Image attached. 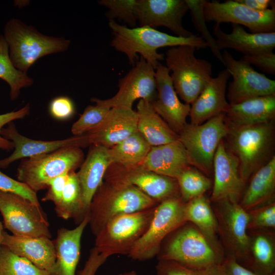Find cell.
Returning a JSON list of instances; mask_svg holds the SVG:
<instances>
[{
    "mask_svg": "<svg viewBox=\"0 0 275 275\" xmlns=\"http://www.w3.org/2000/svg\"><path fill=\"white\" fill-rule=\"evenodd\" d=\"M222 64L232 76L226 97L230 105L261 96L275 95V80L256 71L241 58L236 60L227 50L222 53Z\"/></svg>",
    "mask_w": 275,
    "mask_h": 275,
    "instance_id": "13",
    "label": "cell"
},
{
    "mask_svg": "<svg viewBox=\"0 0 275 275\" xmlns=\"http://www.w3.org/2000/svg\"><path fill=\"white\" fill-rule=\"evenodd\" d=\"M86 107L79 118L72 125L71 131L74 136L87 133L104 119L111 108L97 103Z\"/></svg>",
    "mask_w": 275,
    "mask_h": 275,
    "instance_id": "38",
    "label": "cell"
},
{
    "mask_svg": "<svg viewBox=\"0 0 275 275\" xmlns=\"http://www.w3.org/2000/svg\"><path fill=\"white\" fill-rule=\"evenodd\" d=\"M184 212L186 222L193 224L217 250L223 254L217 238L216 217L209 200L204 195L194 198L185 203Z\"/></svg>",
    "mask_w": 275,
    "mask_h": 275,
    "instance_id": "31",
    "label": "cell"
},
{
    "mask_svg": "<svg viewBox=\"0 0 275 275\" xmlns=\"http://www.w3.org/2000/svg\"><path fill=\"white\" fill-rule=\"evenodd\" d=\"M1 135L11 141L13 152L9 156L0 159V168L6 169L15 161L45 154L68 147H85L90 145L87 134L54 141L36 140L21 134L13 122L1 131Z\"/></svg>",
    "mask_w": 275,
    "mask_h": 275,
    "instance_id": "17",
    "label": "cell"
},
{
    "mask_svg": "<svg viewBox=\"0 0 275 275\" xmlns=\"http://www.w3.org/2000/svg\"><path fill=\"white\" fill-rule=\"evenodd\" d=\"M107 258V257L100 253L94 246L91 249L84 266L78 271V275H96L99 268Z\"/></svg>",
    "mask_w": 275,
    "mask_h": 275,
    "instance_id": "48",
    "label": "cell"
},
{
    "mask_svg": "<svg viewBox=\"0 0 275 275\" xmlns=\"http://www.w3.org/2000/svg\"><path fill=\"white\" fill-rule=\"evenodd\" d=\"M218 234L227 256L234 258L248 268L249 215L239 203L224 200L215 203Z\"/></svg>",
    "mask_w": 275,
    "mask_h": 275,
    "instance_id": "12",
    "label": "cell"
},
{
    "mask_svg": "<svg viewBox=\"0 0 275 275\" xmlns=\"http://www.w3.org/2000/svg\"><path fill=\"white\" fill-rule=\"evenodd\" d=\"M159 146L166 176L176 179L181 173L191 166L179 139Z\"/></svg>",
    "mask_w": 275,
    "mask_h": 275,
    "instance_id": "36",
    "label": "cell"
},
{
    "mask_svg": "<svg viewBox=\"0 0 275 275\" xmlns=\"http://www.w3.org/2000/svg\"><path fill=\"white\" fill-rule=\"evenodd\" d=\"M191 20L195 29L201 34V36L206 43L213 55L222 63V53L217 46L216 40L212 36L206 23L204 13L203 0H185Z\"/></svg>",
    "mask_w": 275,
    "mask_h": 275,
    "instance_id": "39",
    "label": "cell"
},
{
    "mask_svg": "<svg viewBox=\"0 0 275 275\" xmlns=\"http://www.w3.org/2000/svg\"><path fill=\"white\" fill-rule=\"evenodd\" d=\"M249 185L239 202L246 211L274 202L275 192V156L256 171L250 178Z\"/></svg>",
    "mask_w": 275,
    "mask_h": 275,
    "instance_id": "29",
    "label": "cell"
},
{
    "mask_svg": "<svg viewBox=\"0 0 275 275\" xmlns=\"http://www.w3.org/2000/svg\"><path fill=\"white\" fill-rule=\"evenodd\" d=\"M188 11L185 0H136L135 9L140 26H163L176 36L188 38L194 34L185 29L182 19Z\"/></svg>",
    "mask_w": 275,
    "mask_h": 275,
    "instance_id": "16",
    "label": "cell"
},
{
    "mask_svg": "<svg viewBox=\"0 0 275 275\" xmlns=\"http://www.w3.org/2000/svg\"><path fill=\"white\" fill-rule=\"evenodd\" d=\"M221 264L197 268L173 261L158 260L155 269L157 275H223Z\"/></svg>",
    "mask_w": 275,
    "mask_h": 275,
    "instance_id": "41",
    "label": "cell"
},
{
    "mask_svg": "<svg viewBox=\"0 0 275 275\" xmlns=\"http://www.w3.org/2000/svg\"><path fill=\"white\" fill-rule=\"evenodd\" d=\"M162 244L158 260H170L191 268H204L222 263L225 257L190 223L173 232Z\"/></svg>",
    "mask_w": 275,
    "mask_h": 275,
    "instance_id": "5",
    "label": "cell"
},
{
    "mask_svg": "<svg viewBox=\"0 0 275 275\" xmlns=\"http://www.w3.org/2000/svg\"><path fill=\"white\" fill-rule=\"evenodd\" d=\"M108 26L113 35L111 46L125 54L131 65L135 63L139 54L155 69L159 62L164 59V54L157 52L162 47L179 45H190L197 49L208 47L202 37L195 34L188 38L180 37L147 26L128 28L114 20H109Z\"/></svg>",
    "mask_w": 275,
    "mask_h": 275,
    "instance_id": "1",
    "label": "cell"
},
{
    "mask_svg": "<svg viewBox=\"0 0 275 275\" xmlns=\"http://www.w3.org/2000/svg\"><path fill=\"white\" fill-rule=\"evenodd\" d=\"M196 48L190 45L170 47L164 57L177 95L191 105L212 77V66L208 61L195 56Z\"/></svg>",
    "mask_w": 275,
    "mask_h": 275,
    "instance_id": "6",
    "label": "cell"
},
{
    "mask_svg": "<svg viewBox=\"0 0 275 275\" xmlns=\"http://www.w3.org/2000/svg\"><path fill=\"white\" fill-rule=\"evenodd\" d=\"M2 245L38 268L47 271L49 274L55 263L54 243L47 237L16 236L4 231Z\"/></svg>",
    "mask_w": 275,
    "mask_h": 275,
    "instance_id": "26",
    "label": "cell"
},
{
    "mask_svg": "<svg viewBox=\"0 0 275 275\" xmlns=\"http://www.w3.org/2000/svg\"><path fill=\"white\" fill-rule=\"evenodd\" d=\"M248 8L258 11H263L274 5V1L270 0H236Z\"/></svg>",
    "mask_w": 275,
    "mask_h": 275,
    "instance_id": "50",
    "label": "cell"
},
{
    "mask_svg": "<svg viewBox=\"0 0 275 275\" xmlns=\"http://www.w3.org/2000/svg\"><path fill=\"white\" fill-rule=\"evenodd\" d=\"M104 179L130 183L158 203L169 199L180 197L176 179L143 170L136 166L129 169L119 167L107 170Z\"/></svg>",
    "mask_w": 275,
    "mask_h": 275,
    "instance_id": "18",
    "label": "cell"
},
{
    "mask_svg": "<svg viewBox=\"0 0 275 275\" xmlns=\"http://www.w3.org/2000/svg\"><path fill=\"white\" fill-rule=\"evenodd\" d=\"M117 275H123V273H119V274H118Z\"/></svg>",
    "mask_w": 275,
    "mask_h": 275,
    "instance_id": "53",
    "label": "cell"
},
{
    "mask_svg": "<svg viewBox=\"0 0 275 275\" xmlns=\"http://www.w3.org/2000/svg\"><path fill=\"white\" fill-rule=\"evenodd\" d=\"M0 78L10 87V98L15 100L21 89L31 86L33 80L26 73L17 70L9 57L8 46L3 35H0Z\"/></svg>",
    "mask_w": 275,
    "mask_h": 275,
    "instance_id": "34",
    "label": "cell"
},
{
    "mask_svg": "<svg viewBox=\"0 0 275 275\" xmlns=\"http://www.w3.org/2000/svg\"><path fill=\"white\" fill-rule=\"evenodd\" d=\"M4 226L2 222L0 221V252L2 246L3 234L4 232Z\"/></svg>",
    "mask_w": 275,
    "mask_h": 275,
    "instance_id": "51",
    "label": "cell"
},
{
    "mask_svg": "<svg viewBox=\"0 0 275 275\" xmlns=\"http://www.w3.org/2000/svg\"><path fill=\"white\" fill-rule=\"evenodd\" d=\"M230 130L225 113L200 125L186 123L178 135L190 165L209 177L213 172V159L217 147Z\"/></svg>",
    "mask_w": 275,
    "mask_h": 275,
    "instance_id": "7",
    "label": "cell"
},
{
    "mask_svg": "<svg viewBox=\"0 0 275 275\" xmlns=\"http://www.w3.org/2000/svg\"><path fill=\"white\" fill-rule=\"evenodd\" d=\"M69 173L57 176L49 181L47 188L48 190L42 201H51L54 205L59 202L68 181Z\"/></svg>",
    "mask_w": 275,
    "mask_h": 275,
    "instance_id": "47",
    "label": "cell"
},
{
    "mask_svg": "<svg viewBox=\"0 0 275 275\" xmlns=\"http://www.w3.org/2000/svg\"><path fill=\"white\" fill-rule=\"evenodd\" d=\"M123 275H138V274L135 271L131 270V271L123 273Z\"/></svg>",
    "mask_w": 275,
    "mask_h": 275,
    "instance_id": "52",
    "label": "cell"
},
{
    "mask_svg": "<svg viewBox=\"0 0 275 275\" xmlns=\"http://www.w3.org/2000/svg\"><path fill=\"white\" fill-rule=\"evenodd\" d=\"M98 3L108 9L106 15L109 20L116 18L127 24L130 28L136 27V0H101Z\"/></svg>",
    "mask_w": 275,
    "mask_h": 275,
    "instance_id": "40",
    "label": "cell"
},
{
    "mask_svg": "<svg viewBox=\"0 0 275 275\" xmlns=\"http://www.w3.org/2000/svg\"><path fill=\"white\" fill-rule=\"evenodd\" d=\"M225 116L231 127L273 121L275 119V95L258 97L229 105Z\"/></svg>",
    "mask_w": 275,
    "mask_h": 275,
    "instance_id": "27",
    "label": "cell"
},
{
    "mask_svg": "<svg viewBox=\"0 0 275 275\" xmlns=\"http://www.w3.org/2000/svg\"><path fill=\"white\" fill-rule=\"evenodd\" d=\"M89 221L88 214L74 229H58L53 240L56 261L49 275H75L80 256L81 237Z\"/></svg>",
    "mask_w": 275,
    "mask_h": 275,
    "instance_id": "25",
    "label": "cell"
},
{
    "mask_svg": "<svg viewBox=\"0 0 275 275\" xmlns=\"http://www.w3.org/2000/svg\"><path fill=\"white\" fill-rule=\"evenodd\" d=\"M221 267L223 275H261L246 267L230 256L224 258Z\"/></svg>",
    "mask_w": 275,
    "mask_h": 275,
    "instance_id": "49",
    "label": "cell"
},
{
    "mask_svg": "<svg viewBox=\"0 0 275 275\" xmlns=\"http://www.w3.org/2000/svg\"><path fill=\"white\" fill-rule=\"evenodd\" d=\"M242 59L263 72L272 75L275 74V54L272 51L243 56Z\"/></svg>",
    "mask_w": 275,
    "mask_h": 275,
    "instance_id": "46",
    "label": "cell"
},
{
    "mask_svg": "<svg viewBox=\"0 0 275 275\" xmlns=\"http://www.w3.org/2000/svg\"><path fill=\"white\" fill-rule=\"evenodd\" d=\"M206 22L231 23L243 25L252 33L275 32V7L263 11L251 9L236 0L223 2L203 0Z\"/></svg>",
    "mask_w": 275,
    "mask_h": 275,
    "instance_id": "14",
    "label": "cell"
},
{
    "mask_svg": "<svg viewBox=\"0 0 275 275\" xmlns=\"http://www.w3.org/2000/svg\"><path fill=\"white\" fill-rule=\"evenodd\" d=\"M225 146L238 162L241 179L245 183L274 156V121L231 127L224 139Z\"/></svg>",
    "mask_w": 275,
    "mask_h": 275,
    "instance_id": "2",
    "label": "cell"
},
{
    "mask_svg": "<svg viewBox=\"0 0 275 275\" xmlns=\"http://www.w3.org/2000/svg\"><path fill=\"white\" fill-rule=\"evenodd\" d=\"M180 197L184 203L204 195L211 186V181L195 168L191 166L176 179Z\"/></svg>",
    "mask_w": 275,
    "mask_h": 275,
    "instance_id": "35",
    "label": "cell"
},
{
    "mask_svg": "<svg viewBox=\"0 0 275 275\" xmlns=\"http://www.w3.org/2000/svg\"><path fill=\"white\" fill-rule=\"evenodd\" d=\"M112 165L108 148L91 145L88 155L76 172L81 193L82 212L88 214L92 199Z\"/></svg>",
    "mask_w": 275,
    "mask_h": 275,
    "instance_id": "23",
    "label": "cell"
},
{
    "mask_svg": "<svg viewBox=\"0 0 275 275\" xmlns=\"http://www.w3.org/2000/svg\"><path fill=\"white\" fill-rule=\"evenodd\" d=\"M137 130L151 146L178 140L179 135L154 111L150 102L141 99L136 105Z\"/></svg>",
    "mask_w": 275,
    "mask_h": 275,
    "instance_id": "28",
    "label": "cell"
},
{
    "mask_svg": "<svg viewBox=\"0 0 275 275\" xmlns=\"http://www.w3.org/2000/svg\"><path fill=\"white\" fill-rule=\"evenodd\" d=\"M155 207L111 219L95 236V247L108 258L115 255L128 256L148 229Z\"/></svg>",
    "mask_w": 275,
    "mask_h": 275,
    "instance_id": "9",
    "label": "cell"
},
{
    "mask_svg": "<svg viewBox=\"0 0 275 275\" xmlns=\"http://www.w3.org/2000/svg\"><path fill=\"white\" fill-rule=\"evenodd\" d=\"M50 115L58 120H65L71 118L75 113V107L72 100L65 96L53 99L49 105Z\"/></svg>",
    "mask_w": 275,
    "mask_h": 275,
    "instance_id": "44",
    "label": "cell"
},
{
    "mask_svg": "<svg viewBox=\"0 0 275 275\" xmlns=\"http://www.w3.org/2000/svg\"><path fill=\"white\" fill-rule=\"evenodd\" d=\"M232 32H223L220 24L215 23L213 32L219 50L231 48L243 54L253 55L271 51L275 47V32L252 33L237 24H231Z\"/></svg>",
    "mask_w": 275,
    "mask_h": 275,
    "instance_id": "24",
    "label": "cell"
},
{
    "mask_svg": "<svg viewBox=\"0 0 275 275\" xmlns=\"http://www.w3.org/2000/svg\"><path fill=\"white\" fill-rule=\"evenodd\" d=\"M137 123V113L132 108L114 107L99 125L86 134L91 145L109 148L138 131Z\"/></svg>",
    "mask_w": 275,
    "mask_h": 275,
    "instance_id": "21",
    "label": "cell"
},
{
    "mask_svg": "<svg viewBox=\"0 0 275 275\" xmlns=\"http://www.w3.org/2000/svg\"><path fill=\"white\" fill-rule=\"evenodd\" d=\"M57 215L63 219L73 218L78 225L84 218L82 212L81 193L76 172L69 174L59 202L54 205Z\"/></svg>",
    "mask_w": 275,
    "mask_h": 275,
    "instance_id": "33",
    "label": "cell"
},
{
    "mask_svg": "<svg viewBox=\"0 0 275 275\" xmlns=\"http://www.w3.org/2000/svg\"><path fill=\"white\" fill-rule=\"evenodd\" d=\"M248 212L249 215V221L248 225V230H260L274 228V201Z\"/></svg>",
    "mask_w": 275,
    "mask_h": 275,
    "instance_id": "42",
    "label": "cell"
},
{
    "mask_svg": "<svg viewBox=\"0 0 275 275\" xmlns=\"http://www.w3.org/2000/svg\"><path fill=\"white\" fill-rule=\"evenodd\" d=\"M0 190L21 196L37 205H40L37 193L27 185L15 180L0 171Z\"/></svg>",
    "mask_w": 275,
    "mask_h": 275,
    "instance_id": "43",
    "label": "cell"
},
{
    "mask_svg": "<svg viewBox=\"0 0 275 275\" xmlns=\"http://www.w3.org/2000/svg\"><path fill=\"white\" fill-rule=\"evenodd\" d=\"M0 275H49L27 259L2 245L0 252Z\"/></svg>",
    "mask_w": 275,
    "mask_h": 275,
    "instance_id": "37",
    "label": "cell"
},
{
    "mask_svg": "<svg viewBox=\"0 0 275 275\" xmlns=\"http://www.w3.org/2000/svg\"><path fill=\"white\" fill-rule=\"evenodd\" d=\"M249 235L248 268L261 275H274L275 242L272 232L252 230Z\"/></svg>",
    "mask_w": 275,
    "mask_h": 275,
    "instance_id": "30",
    "label": "cell"
},
{
    "mask_svg": "<svg viewBox=\"0 0 275 275\" xmlns=\"http://www.w3.org/2000/svg\"><path fill=\"white\" fill-rule=\"evenodd\" d=\"M185 205L181 197L169 199L159 203L155 207L148 229L128 256L139 261L157 256L167 236L186 223Z\"/></svg>",
    "mask_w": 275,
    "mask_h": 275,
    "instance_id": "10",
    "label": "cell"
},
{
    "mask_svg": "<svg viewBox=\"0 0 275 275\" xmlns=\"http://www.w3.org/2000/svg\"><path fill=\"white\" fill-rule=\"evenodd\" d=\"M80 148L68 147L53 152L24 158L16 173L17 180L37 193L46 189L51 179L74 171L82 163Z\"/></svg>",
    "mask_w": 275,
    "mask_h": 275,
    "instance_id": "8",
    "label": "cell"
},
{
    "mask_svg": "<svg viewBox=\"0 0 275 275\" xmlns=\"http://www.w3.org/2000/svg\"><path fill=\"white\" fill-rule=\"evenodd\" d=\"M158 204L130 183L105 180L91 202L88 211L89 225L95 236L113 218L150 209Z\"/></svg>",
    "mask_w": 275,
    "mask_h": 275,
    "instance_id": "3",
    "label": "cell"
},
{
    "mask_svg": "<svg viewBox=\"0 0 275 275\" xmlns=\"http://www.w3.org/2000/svg\"><path fill=\"white\" fill-rule=\"evenodd\" d=\"M3 36L8 46L13 65L25 73L40 58L65 51L70 44L68 39L43 35L33 26L16 18L11 19L6 23Z\"/></svg>",
    "mask_w": 275,
    "mask_h": 275,
    "instance_id": "4",
    "label": "cell"
},
{
    "mask_svg": "<svg viewBox=\"0 0 275 275\" xmlns=\"http://www.w3.org/2000/svg\"><path fill=\"white\" fill-rule=\"evenodd\" d=\"M118 87L117 92L111 98L106 99L92 98L91 102L109 108H132L133 103L138 99L153 102L157 94L155 69L141 57L128 72L119 79Z\"/></svg>",
    "mask_w": 275,
    "mask_h": 275,
    "instance_id": "15",
    "label": "cell"
},
{
    "mask_svg": "<svg viewBox=\"0 0 275 275\" xmlns=\"http://www.w3.org/2000/svg\"><path fill=\"white\" fill-rule=\"evenodd\" d=\"M213 172L211 201L239 203L245 184L240 177L238 161L227 149L224 140L218 145L214 156Z\"/></svg>",
    "mask_w": 275,
    "mask_h": 275,
    "instance_id": "19",
    "label": "cell"
},
{
    "mask_svg": "<svg viewBox=\"0 0 275 275\" xmlns=\"http://www.w3.org/2000/svg\"><path fill=\"white\" fill-rule=\"evenodd\" d=\"M30 105L26 104L20 109L0 114V149L10 151L13 149L12 143L1 135L2 129L9 123L18 119H22L28 116L30 112Z\"/></svg>",
    "mask_w": 275,
    "mask_h": 275,
    "instance_id": "45",
    "label": "cell"
},
{
    "mask_svg": "<svg viewBox=\"0 0 275 275\" xmlns=\"http://www.w3.org/2000/svg\"><path fill=\"white\" fill-rule=\"evenodd\" d=\"M0 212L4 227L14 235L51 237L41 206L21 196L0 190Z\"/></svg>",
    "mask_w": 275,
    "mask_h": 275,
    "instance_id": "11",
    "label": "cell"
},
{
    "mask_svg": "<svg viewBox=\"0 0 275 275\" xmlns=\"http://www.w3.org/2000/svg\"><path fill=\"white\" fill-rule=\"evenodd\" d=\"M151 146L138 132L108 148L112 164L126 169L135 167L145 159Z\"/></svg>",
    "mask_w": 275,
    "mask_h": 275,
    "instance_id": "32",
    "label": "cell"
},
{
    "mask_svg": "<svg viewBox=\"0 0 275 275\" xmlns=\"http://www.w3.org/2000/svg\"><path fill=\"white\" fill-rule=\"evenodd\" d=\"M230 76L229 72L225 69L207 82L201 93L190 105V124L200 125L226 113L230 105L226 92Z\"/></svg>",
    "mask_w": 275,
    "mask_h": 275,
    "instance_id": "22",
    "label": "cell"
},
{
    "mask_svg": "<svg viewBox=\"0 0 275 275\" xmlns=\"http://www.w3.org/2000/svg\"><path fill=\"white\" fill-rule=\"evenodd\" d=\"M157 94L151 103L155 112L178 134L186 125L190 105L179 99L166 66L159 63L155 69Z\"/></svg>",
    "mask_w": 275,
    "mask_h": 275,
    "instance_id": "20",
    "label": "cell"
}]
</instances>
